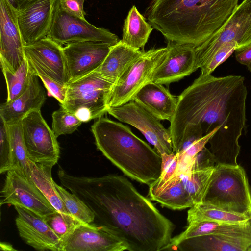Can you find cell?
I'll return each instance as SVG.
<instances>
[{"mask_svg": "<svg viewBox=\"0 0 251 251\" xmlns=\"http://www.w3.org/2000/svg\"><path fill=\"white\" fill-rule=\"evenodd\" d=\"M61 184L79 197L95 216L93 224L122 241L130 251H159L172 239L173 223L125 177H98L58 172Z\"/></svg>", "mask_w": 251, "mask_h": 251, "instance_id": "6da1fadb", "label": "cell"}, {"mask_svg": "<svg viewBox=\"0 0 251 251\" xmlns=\"http://www.w3.org/2000/svg\"><path fill=\"white\" fill-rule=\"evenodd\" d=\"M15 224L20 237L25 244L40 251H62L60 241L43 217L22 206L15 205Z\"/></svg>", "mask_w": 251, "mask_h": 251, "instance_id": "2e32d148", "label": "cell"}, {"mask_svg": "<svg viewBox=\"0 0 251 251\" xmlns=\"http://www.w3.org/2000/svg\"><path fill=\"white\" fill-rule=\"evenodd\" d=\"M25 57L38 65L51 78L67 85L69 82L63 47L45 37L25 46Z\"/></svg>", "mask_w": 251, "mask_h": 251, "instance_id": "d6986e66", "label": "cell"}, {"mask_svg": "<svg viewBox=\"0 0 251 251\" xmlns=\"http://www.w3.org/2000/svg\"><path fill=\"white\" fill-rule=\"evenodd\" d=\"M7 86V97L6 102L9 103L20 97L28 86L31 68L26 58L20 68L13 73L4 66H1Z\"/></svg>", "mask_w": 251, "mask_h": 251, "instance_id": "f1b7e54d", "label": "cell"}, {"mask_svg": "<svg viewBox=\"0 0 251 251\" xmlns=\"http://www.w3.org/2000/svg\"><path fill=\"white\" fill-rule=\"evenodd\" d=\"M233 41L238 49L251 43V0H243L218 32L195 48L198 68L204 66L222 46Z\"/></svg>", "mask_w": 251, "mask_h": 251, "instance_id": "9c48e42d", "label": "cell"}, {"mask_svg": "<svg viewBox=\"0 0 251 251\" xmlns=\"http://www.w3.org/2000/svg\"><path fill=\"white\" fill-rule=\"evenodd\" d=\"M215 165L212 153L209 149L204 147L194 156L186 171L213 168Z\"/></svg>", "mask_w": 251, "mask_h": 251, "instance_id": "ab89813d", "label": "cell"}, {"mask_svg": "<svg viewBox=\"0 0 251 251\" xmlns=\"http://www.w3.org/2000/svg\"><path fill=\"white\" fill-rule=\"evenodd\" d=\"M0 62L13 73L25 58V43L18 25L16 10L7 0H0Z\"/></svg>", "mask_w": 251, "mask_h": 251, "instance_id": "4fadbf2b", "label": "cell"}, {"mask_svg": "<svg viewBox=\"0 0 251 251\" xmlns=\"http://www.w3.org/2000/svg\"><path fill=\"white\" fill-rule=\"evenodd\" d=\"M167 52L163 61L155 69L150 81L169 84L189 75L198 68L196 47L187 44L168 42Z\"/></svg>", "mask_w": 251, "mask_h": 251, "instance_id": "9a60e30c", "label": "cell"}, {"mask_svg": "<svg viewBox=\"0 0 251 251\" xmlns=\"http://www.w3.org/2000/svg\"><path fill=\"white\" fill-rule=\"evenodd\" d=\"M239 0H151L145 18L168 42L197 47L218 32Z\"/></svg>", "mask_w": 251, "mask_h": 251, "instance_id": "3957f363", "label": "cell"}, {"mask_svg": "<svg viewBox=\"0 0 251 251\" xmlns=\"http://www.w3.org/2000/svg\"><path fill=\"white\" fill-rule=\"evenodd\" d=\"M52 130L56 137L75 132L82 122L75 114L61 107L52 114Z\"/></svg>", "mask_w": 251, "mask_h": 251, "instance_id": "836d02e7", "label": "cell"}, {"mask_svg": "<svg viewBox=\"0 0 251 251\" xmlns=\"http://www.w3.org/2000/svg\"><path fill=\"white\" fill-rule=\"evenodd\" d=\"M214 168L189 170L178 176L181 179L194 205L202 202Z\"/></svg>", "mask_w": 251, "mask_h": 251, "instance_id": "f546056e", "label": "cell"}, {"mask_svg": "<svg viewBox=\"0 0 251 251\" xmlns=\"http://www.w3.org/2000/svg\"><path fill=\"white\" fill-rule=\"evenodd\" d=\"M217 235L251 240V218L240 223L202 221L188 224L186 229L173 237L176 244L180 241L199 236Z\"/></svg>", "mask_w": 251, "mask_h": 251, "instance_id": "7402d4cb", "label": "cell"}, {"mask_svg": "<svg viewBox=\"0 0 251 251\" xmlns=\"http://www.w3.org/2000/svg\"><path fill=\"white\" fill-rule=\"evenodd\" d=\"M162 163L159 177L149 185V188H155L161 186L174 175L177 167L178 155L177 153H166L161 155Z\"/></svg>", "mask_w": 251, "mask_h": 251, "instance_id": "f35d334b", "label": "cell"}, {"mask_svg": "<svg viewBox=\"0 0 251 251\" xmlns=\"http://www.w3.org/2000/svg\"><path fill=\"white\" fill-rule=\"evenodd\" d=\"M151 200L173 210L191 208L194 203L179 177L171 178L155 188H149Z\"/></svg>", "mask_w": 251, "mask_h": 251, "instance_id": "d4e9b609", "label": "cell"}, {"mask_svg": "<svg viewBox=\"0 0 251 251\" xmlns=\"http://www.w3.org/2000/svg\"><path fill=\"white\" fill-rule=\"evenodd\" d=\"M251 218L228 212L211 205L201 202L190 208L187 213L188 224L202 221L227 223L245 222Z\"/></svg>", "mask_w": 251, "mask_h": 251, "instance_id": "83f0119b", "label": "cell"}, {"mask_svg": "<svg viewBox=\"0 0 251 251\" xmlns=\"http://www.w3.org/2000/svg\"><path fill=\"white\" fill-rule=\"evenodd\" d=\"M107 113L120 121L137 128L160 155L174 152L169 129L165 128L159 119L134 100L120 106L109 107Z\"/></svg>", "mask_w": 251, "mask_h": 251, "instance_id": "30bf717a", "label": "cell"}, {"mask_svg": "<svg viewBox=\"0 0 251 251\" xmlns=\"http://www.w3.org/2000/svg\"><path fill=\"white\" fill-rule=\"evenodd\" d=\"M202 202L251 218V194L244 169L216 164Z\"/></svg>", "mask_w": 251, "mask_h": 251, "instance_id": "5b68a950", "label": "cell"}, {"mask_svg": "<svg viewBox=\"0 0 251 251\" xmlns=\"http://www.w3.org/2000/svg\"><path fill=\"white\" fill-rule=\"evenodd\" d=\"M126 245L101 226L83 223L64 243L62 251H123Z\"/></svg>", "mask_w": 251, "mask_h": 251, "instance_id": "e0dca14e", "label": "cell"}, {"mask_svg": "<svg viewBox=\"0 0 251 251\" xmlns=\"http://www.w3.org/2000/svg\"><path fill=\"white\" fill-rule=\"evenodd\" d=\"M115 83L94 71L67 84L61 106L82 122L100 118L107 113V101Z\"/></svg>", "mask_w": 251, "mask_h": 251, "instance_id": "8992f818", "label": "cell"}, {"mask_svg": "<svg viewBox=\"0 0 251 251\" xmlns=\"http://www.w3.org/2000/svg\"><path fill=\"white\" fill-rule=\"evenodd\" d=\"M14 157L7 125L0 117V173L13 169Z\"/></svg>", "mask_w": 251, "mask_h": 251, "instance_id": "e575fe53", "label": "cell"}, {"mask_svg": "<svg viewBox=\"0 0 251 251\" xmlns=\"http://www.w3.org/2000/svg\"><path fill=\"white\" fill-rule=\"evenodd\" d=\"M47 37L61 46L63 44L97 41L112 46L121 40L109 30L97 27L86 19L80 18L64 10L59 0H54L51 24Z\"/></svg>", "mask_w": 251, "mask_h": 251, "instance_id": "52a82bcc", "label": "cell"}, {"mask_svg": "<svg viewBox=\"0 0 251 251\" xmlns=\"http://www.w3.org/2000/svg\"><path fill=\"white\" fill-rule=\"evenodd\" d=\"M144 51L133 49L120 40L112 46L103 62L95 71L116 83L127 68Z\"/></svg>", "mask_w": 251, "mask_h": 251, "instance_id": "cb8c5ba5", "label": "cell"}, {"mask_svg": "<svg viewBox=\"0 0 251 251\" xmlns=\"http://www.w3.org/2000/svg\"><path fill=\"white\" fill-rule=\"evenodd\" d=\"M112 46L101 41H86L68 44L63 47L69 83L95 71Z\"/></svg>", "mask_w": 251, "mask_h": 251, "instance_id": "5bb4252c", "label": "cell"}, {"mask_svg": "<svg viewBox=\"0 0 251 251\" xmlns=\"http://www.w3.org/2000/svg\"><path fill=\"white\" fill-rule=\"evenodd\" d=\"M85 0H59L61 7L67 12L85 19L84 3Z\"/></svg>", "mask_w": 251, "mask_h": 251, "instance_id": "b9f144b4", "label": "cell"}, {"mask_svg": "<svg viewBox=\"0 0 251 251\" xmlns=\"http://www.w3.org/2000/svg\"><path fill=\"white\" fill-rule=\"evenodd\" d=\"M235 51L237 61L246 66L248 70L251 72V43Z\"/></svg>", "mask_w": 251, "mask_h": 251, "instance_id": "7bdbcfd3", "label": "cell"}, {"mask_svg": "<svg viewBox=\"0 0 251 251\" xmlns=\"http://www.w3.org/2000/svg\"><path fill=\"white\" fill-rule=\"evenodd\" d=\"M167 48L151 49L144 51L126 70L113 86L108 108L116 107L132 100L137 92L148 82L155 69L163 61Z\"/></svg>", "mask_w": 251, "mask_h": 251, "instance_id": "ba28073f", "label": "cell"}, {"mask_svg": "<svg viewBox=\"0 0 251 251\" xmlns=\"http://www.w3.org/2000/svg\"><path fill=\"white\" fill-rule=\"evenodd\" d=\"M247 96L244 78L241 75H200L177 97L168 128L174 152H177L185 128L198 124L204 136L218 129L208 141L216 164L238 165L239 139L246 121Z\"/></svg>", "mask_w": 251, "mask_h": 251, "instance_id": "7a4b0ae2", "label": "cell"}, {"mask_svg": "<svg viewBox=\"0 0 251 251\" xmlns=\"http://www.w3.org/2000/svg\"><path fill=\"white\" fill-rule=\"evenodd\" d=\"M27 60L33 71L42 80L48 92L55 98L61 105L63 104L66 99L67 85H64L54 80L38 65L28 59Z\"/></svg>", "mask_w": 251, "mask_h": 251, "instance_id": "8d00e7d4", "label": "cell"}, {"mask_svg": "<svg viewBox=\"0 0 251 251\" xmlns=\"http://www.w3.org/2000/svg\"><path fill=\"white\" fill-rule=\"evenodd\" d=\"M56 189L68 213L84 223L94 222L95 216L89 207L77 196L55 183Z\"/></svg>", "mask_w": 251, "mask_h": 251, "instance_id": "d6a6232c", "label": "cell"}, {"mask_svg": "<svg viewBox=\"0 0 251 251\" xmlns=\"http://www.w3.org/2000/svg\"><path fill=\"white\" fill-rule=\"evenodd\" d=\"M51 163H37L30 160V179L59 212L69 214L56 189L51 175Z\"/></svg>", "mask_w": 251, "mask_h": 251, "instance_id": "484cf974", "label": "cell"}, {"mask_svg": "<svg viewBox=\"0 0 251 251\" xmlns=\"http://www.w3.org/2000/svg\"><path fill=\"white\" fill-rule=\"evenodd\" d=\"M160 120L170 121L176 110L177 98L162 84L153 81L146 83L133 100Z\"/></svg>", "mask_w": 251, "mask_h": 251, "instance_id": "44dd1931", "label": "cell"}, {"mask_svg": "<svg viewBox=\"0 0 251 251\" xmlns=\"http://www.w3.org/2000/svg\"><path fill=\"white\" fill-rule=\"evenodd\" d=\"M23 139L29 159L35 162L55 165L60 157L57 137L41 113L33 110L21 120Z\"/></svg>", "mask_w": 251, "mask_h": 251, "instance_id": "8fae6325", "label": "cell"}, {"mask_svg": "<svg viewBox=\"0 0 251 251\" xmlns=\"http://www.w3.org/2000/svg\"><path fill=\"white\" fill-rule=\"evenodd\" d=\"M172 250L251 251V240L217 235H205L183 240Z\"/></svg>", "mask_w": 251, "mask_h": 251, "instance_id": "603a6c76", "label": "cell"}, {"mask_svg": "<svg viewBox=\"0 0 251 251\" xmlns=\"http://www.w3.org/2000/svg\"><path fill=\"white\" fill-rule=\"evenodd\" d=\"M203 136L201 127L200 125L192 124L188 126L183 132L176 153L182 152Z\"/></svg>", "mask_w": 251, "mask_h": 251, "instance_id": "60d3db41", "label": "cell"}, {"mask_svg": "<svg viewBox=\"0 0 251 251\" xmlns=\"http://www.w3.org/2000/svg\"><path fill=\"white\" fill-rule=\"evenodd\" d=\"M16 9H18L32 0H7Z\"/></svg>", "mask_w": 251, "mask_h": 251, "instance_id": "ee69618b", "label": "cell"}, {"mask_svg": "<svg viewBox=\"0 0 251 251\" xmlns=\"http://www.w3.org/2000/svg\"><path fill=\"white\" fill-rule=\"evenodd\" d=\"M54 0H32L16 10L18 25L25 45L47 37Z\"/></svg>", "mask_w": 251, "mask_h": 251, "instance_id": "ac0fdd59", "label": "cell"}, {"mask_svg": "<svg viewBox=\"0 0 251 251\" xmlns=\"http://www.w3.org/2000/svg\"><path fill=\"white\" fill-rule=\"evenodd\" d=\"M0 249L3 251H16L13 246L7 242H0Z\"/></svg>", "mask_w": 251, "mask_h": 251, "instance_id": "f6af8a7d", "label": "cell"}, {"mask_svg": "<svg viewBox=\"0 0 251 251\" xmlns=\"http://www.w3.org/2000/svg\"><path fill=\"white\" fill-rule=\"evenodd\" d=\"M0 194L1 204L22 206L43 218L57 211L31 179L17 169L6 172Z\"/></svg>", "mask_w": 251, "mask_h": 251, "instance_id": "7c38bea8", "label": "cell"}, {"mask_svg": "<svg viewBox=\"0 0 251 251\" xmlns=\"http://www.w3.org/2000/svg\"><path fill=\"white\" fill-rule=\"evenodd\" d=\"M44 219L59 238L62 246L75 228L83 224L70 214L56 211L44 217Z\"/></svg>", "mask_w": 251, "mask_h": 251, "instance_id": "1f68e13d", "label": "cell"}, {"mask_svg": "<svg viewBox=\"0 0 251 251\" xmlns=\"http://www.w3.org/2000/svg\"><path fill=\"white\" fill-rule=\"evenodd\" d=\"M91 126L97 148L126 176L150 185L161 174V155L127 126L101 117Z\"/></svg>", "mask_w": 251, "mask_h": 251, "instance_id": "277c9868", "label": "cell"}, {"mask_svg": "<svg viewBox=\"0 0 251 251\" xmlns=\"http://www.w3.org/2000/svg\"><path fill=\"white\" fill-rule=\"evenodd\" d=\"M218 130L217 129L212 132L203 136L201 138L194 142L182 152L177 153L178 155L177 167L175 174L171 178L178 177L180 175L187 170L194 156L205 147L210 138Z\"/></svg>", "mask_w": 251, "mask_h": 251, "instance_id": "d590c367", "label": "cell"}, {"mask_svg": "<svg viewBox=\"0 0 251 251\" xmlns=\"http://www.w3.org/2000/svg\"><path fill=\"white\" fill-rule=\"evenodd\" d=\"M153 28L133 5L124 21L122 39L125 45L136 50L144 47Z\"/></svg>", "mask_w": 251, "mask_h": 251, "instance_id": "4316f807", "label": "cell"}, {"mask_svg": "<svg viewBox=\"0 0 251 251\" xmlns=\"http://www.w3.org/2000/svg\"><path fill=\"white\" fill-rule=\"evenodd\" d=\"M238 49L237 43L234 41L222 46L209 61L201 68V75H211L218 66L225 62Z\"/></svg>", "mask_w": 251, "mask_h": 251, "instance_id": "74e56055", "label": "cell"}, {"mask_svg": "<svg viewBox=\"0 0 251 251\" xmlns=\"http://www.w3.org/2000/svg\"><path fill=\"white\" fill-rule=\"evenodd\" d=\"M7 125L14 157L12 169L20 171L27 178L30 179V159L23 139L21 120Z\"/></svg>", "mask_w": 251, "mask_h": 251, "instance_id": "4dcf8cb0", "label": "cell"}, {"mask_svg": "<svg viewBox=\"0 0 251 251\" xmlns=\"http://www.w3.org/2000/svg\"><path fill=\"white\" fill-rule=\"evenodd\" d=\"M31 70L30 82L26 90L13 101L0 104V117L7 124L20 121L33 110H41L44 103L46 99L45 90L39 83V77Z\"/></svg>", "mask_w": 251, "mask_h": 251, "instance_id": "ffe728a7", "label": "cell"}]
</instances>
